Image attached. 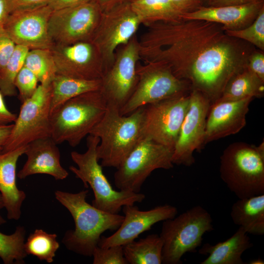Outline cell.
Segmentation results:
<instances>
[{"label": "cell", "mask_w": 264, "mask_h": 264, "mask_svg": "<svg viewBox=\"0 0 264 264\" xmlns=\"http://www.w3.org/2000/svg\"><path fill=\"white\" fill-rule=\"evenodd\" d=\"M102 12L95 0L53 10L48 33L53 45L91 41Z\"/></svg>", "instance_id": "12"}, {"label": "cell", "mask_w": 264, "mask_h": 264, "mask_svg": "<svg viewBox=\"0 0 264 264\" xmlns=\"http://www.w3.org/2000/svg\"><path fill=\"white\" fill-rule=\"evenodd\" d=\"M234 223L253 235L264 234V194L239 198L232 205Z\"/></svg>", "instance_id": "24"}, {"label": "cell", "mask_w": 264, "mask_h": 264, "mask_svg": "<svg viewBox=\"0 0 264 264\" xmlns=\"http://www.w3.org/2000/svg\"><path fill=\"white\" fill-rule=\"evenodd\" d=\"M92 0H51L48 5L53 10L71 7Z\"/></svg>", "instance_id": "41"}, {"label": "cell", "mask_w": 264, "mask_h": 264, "mask_svg": "<svg viewBox=\"0 0 264 264\" xmlns=\"http://www.w3.org/2000/svg\"><path fill=\"white\" fill-rule=\"evenodd\" d=\"M16 45L4 29L0 30V70L11 57Z\"/></svg>", "instance_id": "36"}, {"label": "cell", "mask_w": 264, "mask_h": 264, "mask_svg": "<svg viewBox=\"0 0 264 264\" xmlns=\"http://www.w3.org/2000/svg\"><path fill=\"white\" fill-rule=\"evenodd\" d=\"M9 15L7 0H0V30L3 29Z\"/></svg>", "instance_id": "44"}, {"label": "cell", "mask_w": 264, "mask_h": 264, "mask_svg": "<svg viewBox=\"0 0 264 264\" xmlns=\"http://www.w3.org/2000/svg\"><path fill=\"white\" fill-rule=\"evenodd\" d=\"M183 13L192 12L203 5L205 0H171Z\"/></svg>", "instance_id": "40"}, {"label": "cell", "mask_w": 264, "mask_h": 264, "mask_svg": "<svg viewBox=\"0 0 264 264\" xmlns=\"http://www.w3.org/2000/svg\"><path fill=\"white\" fill-rule=\"evenodd\" d=\"M173 151L142 137L117 168L115 186L120 190L140 193L142 185L154 170L173 168Z\"/></svg>", "instance_id": "8"}, {"label": "cell", "mask_w": 264, "mask_h": 264, "mask_svg": "<svg viewBox=\"0 0 264 264\" xmlns=\"http://www.w3.org/2000/svg\"><path fill=\"white\" fill-rule=\"evenodd\" d=\"M123 220L111 236L101 237L98 246L108 247L112 245H124L135 240L141 234L148 231L154 224L175 218L177 214L176 207L169 204L154 207L141 211L134 205L123 206Z\"/></svg>", "instance_id": "18"}, {"label": "cell", "mask_w": 264, "mask_h": 264, "mask_svg": "<svg viewBox=\"0 0 264 264\" xmlns=\"http://www.w3.org/2000/svg\"><path fill=\"white\" fill-rule=\"evenodd\" d=\"M144 106L123 115L119 109L107 105L106 111L89 134L100 139L96 153L102 167L116 169L142 137Z\"/></svg>", "instance_id": "3"}, {"label": "cell", "mask_w": 264, "mask_h": 264, "mask_svg": "<svg viewBox=\"0 0 264 264\" xmlns=\"http://www.w3.org/2000/svg\"><path fill=\"white\" fill-rule=\"evenodd\" d=\"M207 0H205V1H206Z\"/></svg>", "instance_id": "49"}, {"label": "cell", "mask_w": 264, "mask_h": 264, "mask_svg": "<svg viewBox=\"0 0 264 264\" xmlns=\"http://www.w3.org/2000/svg\"><path fill=\"white\" fill-rule=\"evenodd\" d=\"M51 85L40 84L34 93L22 102L2 151L12 150L36 139L51 137Z\"/></svg>", "instance_id": "10"}, {"label": "cell", "mask_w": 264, "mask_h": 264, "mask_svg": "<svg viewBox=\"0 0 264 264\" xmlns=\"http://www.w3.org/2000/svg\"><path fill=\"white\" fill-rule=\"evenodd\" d=\"M127 1L102 11L91 42L101 56L104 72L112 64L120 46L127 44L134 36L140 24Z\"/></svg>", "instance_id": "11"}, {"label": "cell", "mask_w": 264, "mask_h": 264, "mask_svg": "<svg viewBox=\"0 0 264 264\" xmlns=\"http://www.w3.org/2000/svg\"><path fill=\"white\" fill-rule=\"evenodd\" d=\"M132 8L141 24L182 20L183 13L171 0H132Z\"/></svg>", "instance_id": "26"}, {"label": "cell", "mask_w": 264, "mask_h": 264, "mask_svg": "<svg viewBox=\"0 0 264 264\" xmlns=\"http://www.w3.org/2000/svg\"><path fill=\"white\" fill-rule=\"evenodd\" d=\"M39 83L34 73L23 66L15 81V86L19 91V98L22 103L34 93L39 85Z\"/></svg>", "instance_id": "34"}, {"label": "cell", "mask_w": 264, "mask_h": 264, "mask_svg": "<svg viewBox=\"0 0 264 264\" xmlns=\"http://www.w3.org/2000/svg\"><path fill=\"white\" fill-rule=\"evenodd\" d=\"M29 49L16 45L15 50L5 65L0 70V90L3 96L11 97L17 94L15 79L23 66Z\"/></svg>", "instance_id": "31"}, {"label": "cell", "mask_w": 264, "mask_h": 264, "mask_svg": "<svg viewBox=\"0 0 264 264\" xmlns=\"http://www.w3.org/2000/svg\"><path fill=\"white\" fill-rule=\"evenodd\" d=\"M53 11L49 5L9 14L3 26L16 45L32 49H51L48 22Z\"/></svg>", "instance_id": "17"}, {"label": "cell", "mask_w": 264, "mask_h": 264, "mask_svg": "<svg viewBox=\"0 0 264 264\" xmlns=\"http://www.w3.org/2000/svg\"><path fill=\"white\" fill-rule=\"evenodd\" d=\"M224 31L228 36L247 42L256 46L261 51H264V7L249 25L241 29Z\"/></svg>", "instance_id": "33"}, {"label": "cell", "mask_w": 264, "mask_h": 264, "mask_svg": "<svg viewBox=\"0 0 264 264\" xmlns=\"http://www.w3.org/2000/svg\"><path fill=\"white\" fill-rule=\"evenodd\" d=\"M249 264H264V262L263 260L258 258L255 260H253L249 262Z\"/></svg>", "instance_id": "47"}, {"label": "cell", "mask_w": 264, "mask_h": 264, "mask_svg": "<svg viewBox=\"0 0 264 264\" xmlns=\"http://www.w3.org/2000/svg\"><path fill=\"white\" fill-rule=\"evenodd\" d=\"M207 6H223L245 4L244 0H207Z\"/></svg>", "instance_id": "42"}, {"label": "cell", "mask_w": 264, "mask_h": 264, "mask_svg": "<svg viewBox=\"0 0 264 264\" xmlns=\"http://www.w3.org/2000/svg\"><path fill=\"white\" fill-rule=\"evenodd\" d=\"M88 190L77 193L56 191V199L71 214L75 229L67 231L63 239L66 247L78 254L92 256L101 235L106 231H116L124 216L100 210L86 201Z\"/></svg>", "instance_id": "2"}, {"label": "cell", "mask_w": 264, "mask_h": 264, "mask_svg": "<svg viewBox=\"0 0 264 264\" xmlns=\"http://www.w3.org/2000/svg\"><path fill=\"white\" fill-rule=\"evenodd\" d=\"M92 256L93 264H128L124 257L123 245H112L108 247L97 246Z\"/></svg>", "instance_id": "35"}, {"label": "cell", "mask_w": 264, "mask_h": 264, "mask_svg": "<svg viewBox=\"0 0 264 264\" xmlns=\"http://www.w3.org/2000/svg\"><path fill=\"white\" fill-rule=\"evenodd\" d=\"M25 146L8 151L0 150V193L9 220L20 219L21 207L26 198L24 191L17 187L16 181L17 163L24 154Z\"/></svg>", "instance_id": "22"}, {"label": "cell", "mask_w": 264, "mask_h": 264, "mask_svg": "<svg viewBox=\"0 0 264 264\" xmlns=\"http://www.w3.org/2000/svg\"><path fill=\"white\" fill-rule=\"evenodd\" d=\"M51 50L57 74L84 80L102 78L105 71L102 59L91 41L54 45Z\"/></svg>", "instance_id": "16"}, {"label": "cell", "mask_w": 264, "mask_h": 264, "mask_svg": "<svg viewBox=\"0 0 264 264\" xmlns=\"http://www.w3.org/2000/svg\"><path fill=\"white\" fill-rule=\"evenodd\" d=\"M51 0H7L9 14L33 9L49 4Z\"/></svg>", "instance_id": "37"}, {"label": "cell", "mask_w": 264, "mask_h": 264, "mask_svg": "<svg viewBox=\"0 0 264 264\" xmlns=\"http://www.w3.org/2000/svg\"><path fill=\"white\" fill-rule=\"evenodd\" d=\"M24 66L34 73L41 85H51L57 74L51 49H29Z\"/></svg>", "instance_id": "29"}, {"label": "cell", "mask_w": 264, "mask_h": 264, "mask_svg": "<svg viewBox=\"0 0 264 264\" xmlns=\"http://www.w3.org/2000/svg\"><path fill=\"white\" fill-rule=\"evenodd\" d=\"M4 207V202L3 200L2 197L0 193V210ZM6 221L4 220L3 218L0 214V225L5 223Z\"/></svg>", "instance_id": "46"}, {"label": "cell", "mask_w": 264, "mask_h": 264, "mask_svg": "<svg viewBox=\"0 0 264 264\" xmlns=\"http://www.w3.org/2000/svg\"><path fill=\"white\" fill-rule=\"evenodd\" d=\"M99 142L98 137L89 134L87 151L84 153H71V159L77 167L70 166L69 169L83 181L86 188L90 187L92 190L93 206L108 213L118 214L123 206L141 202L145 196L140 193L116 191L112 188L98 163L96 149Z\"/></svg>", "instance_id": "6"}, {"label": "cell", "mask_w": 264, "mask_h": 264, "mask_svg": "<svg viewBox=\"0 0 264 264\" xmlns=\"http://www.w3.org/2000/svg\"><path fill=\"white\" fill-rule=\"evenodd\" d=\"M51 137L36 139L26 145L27 160L18 174L20 179L35 174H46L56 180L66 178L68 173L61 165L60 152Z\"/></svg>", "instance_id": "20"}, {"label": "cell", "mask_w": 264, "mask_h": 264, "mask_svg": "<svg viewBox=\"0 0 264 264\" xmlns=\"http://www.w3.org/2000/svg\"><path fill=\"white\" fill-rule=\"evenodd\" d=\"M253 99L248 97L211 105L206 119L204 145L242 130L246 125V114Z\"/></svg>", "instance_id": "19"}, {"label": "cell", "mask_w": 264, "mask_h": 264, "mask_svg": "<svg viewBox=\"0 0 264 264\" xmlns=\"http://www.w3.org/2000/svg\"><path fill=\"white\" fill-rule=\"evenodd\" d=\"M264 94V82L246 67L232 78L220 97L214 104L238 101L248 97L261 98Z\"/></svg>", "instance_id": "27"}, {"label": "cell", "mask_w": 264, "mask_h": 264, "mask_svg": "<svg viewBox=\"0 0 264 264\" xmlns=\"http://www.w3.org/2000/svg\"><path fill=\"white\" fill-rule=\"evenodd\" d=\"M51 86L50 113L71 98L87 92L100 90L101 80H84L57 74Z\"/></svg>", "instance_id": "25"}, {"label": "cell", "mask_w": 264, "mask_h": 264, "mask_svg": "<svg viewBox=\"0 0 264 264\" xmlns=\"http://www.w3.org/2000/svg\"><path fill=\"white\" fill-rule=\"evenodd\" d=\"M264 7V0L236 5H202L182 15V20H203L220 24L224 30L242 29L250 24Z\"/></svg>", "instance_id": "21"}, {"label": "cell", "mask_w": 264, "mask_h": 264, "mask_svg": "<svg viewBox=\"0 0 264 264\" xmlns=\"http://www.w3.org/2000/svg\"><path fill=\"white\" fill-rule=\"evenodd\" d=\"M102 11L109 9L115 6L132 0H95Z\"/></svg>", "instance_id": "43"}, {"label": "cell", "mask_w": 264, "mask_h": 264, "mask_svg": "<svg viewBox=\"0 0 264 264\" xmlns=\"http://www.w3.org/2000/svg\"><path fill=\"white\" fill-rule=\"evenodd\" d=\"M3 97L0 90V126L12 124L17 118V115L7 108Z\"/></svg>", "instance_id": "39"}, {"label": "cell", "mask_w": 264, "mask_h": 264, "mask_svg": "<svg viewBox=\"0 0 264 264\" xmlns=\"http://www.w3.org/2000/svg\"><path fill=\"white\" fill-rule=\"evenodd\" d=\"M189 107L174 148L172 162L190 166L195 162L193 153L203 148L209 100L199 91L191 89Z\"/></svg>", "instance_id": "15"}, {"label": "cell", "mask_w": 264, "mask_h": 264, "mask_svg": "<svg viewBox=\"0 0 264 264\" xmlns=\"http://www.w3.org/2000/svg\"><path fill=\"white\" fill-rule=\"evenodd\" d=\"M163 242L153 234L123 245L124 255L130 264H161Z\"/></svg>", "instance_id": "28"}, {"label": "cell", "mask_w": 264, "mask_h": 264, "mask_svg": "<svg viewBox=\"0 0 264 264\" xmlns=\"http://www.w3.org/2000/svg\"><path fill=\"white\" fill-rule=\"evenodd\" d=\"M138 81L131 96L120 109L126 115L136 109L191 90L189 83L178 78L166 66L156 62L137 64Z\"/></svg>", "instance_id": "9"}, {"label": "cell", "mask_w": 264, "mask_h": 264, "mask_svg": "<svg viewBox=\"0 0 264 264\" xmlns=\"http://www.w3.org/2000/svg\"><path fill=\"white\" fill-rule=\"evenodd\" d=\"M56 234H49L42 229H36L30 234L24 242V251L27 255L37 257L48 263L54 261V258L60 247Z\"/></svg>", "instance_id": "30"}, {"label": "cell", "mask_w": 264, "mask_h": 264, "mask_svg": "<svg viewBox=\"0 0 264 264\" xmlns=\"http://www.w3.org/2000/svg\"><path fill=\"white\" fill-rule=\"evenodd\" d=\"M189 101L186 93L145 106L142 137L174 149Z\"/></svg>", "instance_id": "14"}, {"label": "cell", "mask_w": 264, "mask_h": 264, "mask_svg": "<svg viewBox=\"0 0 264 264\" xmlns=\"http://www.w3.org/2000/svg\"><path fill=\"white\" fill-rule=\"evenodd\" d=\"M139 52L136 35L116 50L112 64L101 79L100 91L107 105L120 110L133 92L138 81L136 67L141 59Z\"/></svg>", "instance_id": "13"}, {"label": "cell", "mask_w": 264, "mask_h": 264, "mask_svg": "<svg viewBox=\"0 0 264 264\" xmlns=\"http://www.w3.org/2000/svg\"><path fill=\"white\" fill-rule=\"evenodd\" d=\"M25 235L24 228L20 226L11 235L0 232V258L4 264L24 263L27 256L24 248Z\"/></svg>", "instance_id": "32"}, {"label": "cell", "mask_w": 264, "mask_h": 264, "mask_svg": "<svg viewBox=\"0 0 264 264\" xmlns=\"http://www.w3.org/2000/svg\"><path fill=\"white\" fill-rule=\"evenodd\" d=\"M107 107L100 90L84 93L61 104L50 113L51 137L57 144L78 145L104 116Z\"/></svg>", "instance_id": "4"}, {"label": "cell", "mask_w": 264, "mask_h": 264, "mask_svg": "<svg viewBox=\"0 0 264 264\" xmlns=\"http://www.w3.org/2000/svg\"><path fill=\"white\" fill-rule=\"evenodd\" d=\"M220 176L239 198L264 194V142L258 146L242 142L228 146L220 157Z\"/></svg>", "instance_id": "5"}, {"label": "cell", "mask_w": 264, "mask_h": 264, "mask_svg": "<svg viewBox=\"0 0 264 264\" xmlns=\"http://www.w3.org/2000/svg\"><path fill=\"white\" fill-rule=\"evenodd\" d=\"M253 246L248 233L241 227L229 238L215 245L204 244L199 250L208 257L201 264H243L242 255Z\"/></svg>", "instance_id": "23"}, {"label": "cell", "mask_w": 264, "mask_h": 264, "mask_svg": "<svg viewBox=\"0 0 264 264\" xmlns=\"http://www.w3.org/2000/svg\"><path fill=\"white\" fill-rule=\"evenodd\" d=\"M13 127V124L0 126V150H2Z\"/></svg>", "instance_id": "45"}, {"label": "cell", "mask_w": 264, "mask_h": 264, "mask_svg": "<svg viewBox=\"0 0 264 264\" xmlns=\"http://www.w3.org/2000/svg\"><path fill=\"white\" fill-rule=\"evenodd\" d=\"M260 0H244V3H248L256 2V1H258Z\"/></svg>", "instance_id": "48"}, {"label": "cell", "mask_w": 264, "mask_h": 264, "mask_svg": "<svg viewBox=\"0 0 264 264\" xmlns=\"http://www.w3.org/2000/svg\"><path fill=\"white\" fill-rule=\"evenodd\" d=\"M139 42L144 62L167 66L213 104L229 81L246 67L250 50L217 23L182 20L150 24Z\"/></svg>", "instance_id": "1"}, {"label": "cell", "mask_w": 264, "mask_h": 264, "mask_svg": "<svg viewBox=\"0 0 264 264\" xmlns=\"http://www.w3.org/2000/svg\"><path fill=\"white\" fill-rule=\"evenodd\" d=\"M212 222L210 213L200 205L164 220L159 235L163 242L162 264H181L182 257L196 252L204 234L214 230Z\"/></svg>", "instance_id": "7"}, {"label": "cell", "mask_w": 264, "mask_h": 264, "mask_svg": "<svg viewBox=\"0 0 264 264\" xmlns=\"http://www.w3.org/2000/svg\"><path fill=\"white\" fill-rule=\"evenodd\" d=\"M246 67L264 82V54L262 51H254L250 54Z\"/></svg>", "instance_id": "38"}]
</instances>
